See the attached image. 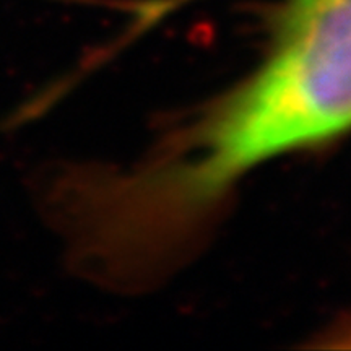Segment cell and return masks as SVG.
<instances>
[{
	"instance_id": "1",
	"label": "cell",
	"mask_w": 351,
	"mask_h": 351,
	"mask_svg": "<svg viewBox=\"0 0 351 351\" xmlns=\"http://www.w3.org/2000/svg\"><path fill=\"white\" fill-rule=\"evenodd\" d=\"M269 51L247 77L122 169L137 230L186 245L244 176L351 129V0H278Z\"/></svg>"
}]
</instances>
